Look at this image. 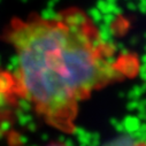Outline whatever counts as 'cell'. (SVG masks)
I'll return each mask as SVG.
<instances>
[{
  "mask_svg": "<svg viewBox=\"0 0 146 146\" xmlns=\"http://www.w3.org/2000/svg\"><path fill=\"white\" fill-rule=\"evenodd\" d=\"M1 38L17 58V90L50 125L74 129L78 102L122 78L113 50L104 43L89 17L71 8L46 19H13Z\"/></svg>",
  "mask_w": 146,
  "mask_h": 146,
  "instance_id": "obj_1",
  "label": "cell"
},
{
  "mask_svg": "<svg viewBox=\"0 0 146 146\" xmlns=\"http://www.w3.org/2000/svg\"><path fill=\"white\" fill-rule=\"evenodd\" d=\"M47 146H66V145L59 144V143H53V144H50V145H47Z\"/></svg>",
  "mask_w": 146,
  "mask_h": 146,
  "instance_id": "obj_2",
  "label": "cell"
}]
</instances>
